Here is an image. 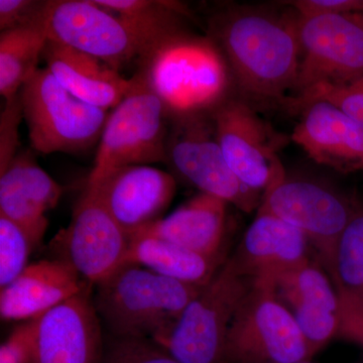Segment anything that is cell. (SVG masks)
I'll use <instances>...</instances> for the list:
<instances>
[{
    "instance_id": "32",
    "label": "cell",
    "mask_w": 363,
    "mask_h": 363,
    "mask_svg": "<svg viewBox=\"0 0 363 363\" xmlns=\"http://www.w3.org/2000/svg\"><path fill=\"white\" fill-rule=\"evenodd\" d=\"M288 4L303 18L363 13V0H297Z\"/></svg>"
},
{
    "instance_id": "31",
    "label": "cell",
    "mask_w": 363,
    "mask_h": 363,
    "mask_svg": "<svg viewBox=\"0 0 363 363\" xmlns=\"http://www.w3.org/2000/svg\"><path fill=\"white\" fill-rule=\"evenodd\" d=\"M47 1L0 0V30H14L44 18Z\"/></svg>"
},
{
    "instance_id": "27",
    "label": "cell",
    "mask_w": 363,
    "mask_h": 363,
    "mask_svg": "<svg viewBox=\"0 0 363 363\" xmlns=\"http://www.w3.org/2000/svg\"><path fill=\"white\" fill-rule=\"evenodd\" d=\"M39 243L25 228L0 215V288H6L20 276Z\"/></svg>"
},
{
    "instance_id": "24",
    "label": "cell",
    "mask_w": 363,
    "mask_h": 363,
    "mask_svg": "<svg viewBox=\"0 0 363 363\" xmlns=\"http://www.w3.org/2000/svg\"><path fill=\"white\" fill-rule=\"evenodd\" d=\"M48 40L44 18L0 33V94L4 101L18 96L39 70Z\"/></svg>"
},
{
    "instance_id": "22",
    "label": "cell",
    "mask_w": 363,
    "mask_h": 363,
    "mask_svg": "<svg viewBox=\"0 0 363 363\" xmlns=\"http://www.w3.org/2000/svg\"><path fill=\"white\" fill-rule=\"evenodd\" d=\"M227 205L228 203L219 198L200 193L173 213L140 233L171 241L202 255H223Z\"/></svg>"
},
{
    "instance_id": "30",
    "label": "cell",
    "mask_w": 363,
    "mask_h": 363,
    "mask_svg": "<svg viewBox=\"0 0 363 363\" xmlns=\"http://www.w3.org/2000/svg\"><path fill=\"white\" fill-rule=\"evenodd\" d=\"M23 118L20 94L4 101V111L0 116V173L18 154V128Z\"/></svg>"
},
{
    "instance_id": "36",
    "label": "cell",
    "mask_w": 363,
    "mask_h": 363,
    "mask_svg": "<svg viewBox=\"0 0 363 363\" xmlns=\"http://www.w3.org/2000/svg\"><path fill=\"white\" fill-rule=\"evenodd\" d=\"M294 363H313V362H310V360H309V362H294Z\"/></svg>"
},
{
    "instance_id": "14",
    "label": "cell",
    "mask_w": 363,
    "mask_h": 363,
    "mask_svg": "<svg viewBox=\"0 0 363 363\" xmlns=\"http://www.w3.org/2000/svg\"><path fill=\"white\" fill-rule=\"evenodd\" d=\"M92 288L30 320L28 363H101L105 339Z\"/></svg>"
},
{
    "instance_id": "13",
    "label": "cell",
    "mask_w": 363,
    "mask_h": 363,
    "mask_svg": "<svg viewBox=\"0 0 363 363\" xmlns=\"http://www.w3.org/2000/svg\"><path fill=\"white\" fill-rule=\"evenodd\" d=\"M357 208L323 184L284 179L262 197L259 211L278 217L307 236L328 271L339 238Z\"/></svg>"
},
{
    "instance_id": "35",
    "label": "cell",
    "mask_w": 363,
    "mask_h": 363,
    "mask_svg": "<svg viewBox=\"0 0 363 363\" xmlns=\"http://www.w3.org/2000/svg\"><path fill=\"white\" fill-rule=\"evenodd\" d=\"M353 16H354L355 20H357L358 23H362V25L363 26V13H354L353 14Z\"/></svg>"
},
{
    "instance_id": "7",
    "label": "cell",
    "mask_w": 363,
    "mask_h": 363,
    "mask_svg": "<svg viewBox=\"0 0 363 363\" xmlns=\"http://www.w3.org/2000/svg\"><path fill=\"white\" fill-rule=\"evenodd\" d=\"M313 357L274 286L252 281L229 328L225 363H294L309 362Z\"/></svg>"
},
{
    "instance_id": "8",
    "label": "cell",
    "mask_w": 363,
    "mask_h": 363,
    "mask_svg": "<svg viewBox=\"0 0 363 363\" xmlns=\"http://www.w3.org/2000/svg\"><path fill=\"white\" fill-rule=\"evenodd\" d=\"M167 162L200 193L219 198L247 213L260 206V193L243 185L227 164L212 114L172 121Z\"/></svg>"
},
{
    "instance_id": "5",
    "label": "cell",
    "mask_w": 363,
    "mask_h": 363,
    "mask_svg": "<svg viewBox=\"0 0 363 363\" xmlns=\"http://www.w3.org/2000/svg\"><path fill=\"white\" fill-rule=\"evenodd\" d=\"M252 286V279L238 274L227 257L175 324L155 341L181 363H225L231 322Z\"/></svg>"
},
{
    "instance_id": "6",
    "label": "cell",
    "mask_w": 363,
    "mask_h": 363,
    "mask_svg": "<svg viewBox=\"0 0 363 363\" xmlns=\"http://www.w3.org/2000/svg\"><path fill=\"white\" fill-rule=\"evenodd\" d=\"M167 119L161 100L135 73L130 92L107 117L86 184L123 167L167 162Z\"/></svg>"
},
{
    "instance_id": "16",
    "label": "cell",
    "mask_w": 363,
    "mask_h": 363,
    "mask_svg": "<svg viewBox=\"0 0 363 363\" xmlns=\"http://www.w3.org/2000/svg\"><path fill=\"white\" fill-rule=\"evenodd\" d=\"M277 297L292 313L313 355L339 335L340 298L333 281L317 264H307L279 276Z\"/></svg>"
},
{
    "instance_id": "34",
    "label": "cell",
    "mask_w": 363,
    "mask_h": 363,
    "mask_svg": "<svg viewBox=\"0 0 363 363\" xmlns=\"http://www.w3.org/2000/svg\"><path fill=\"white\" fill-rule=\"evenodd\" d=\"M339 336L359 344L363 347V310L341 307Z\"/></svg>"
},
{
    "instance_id": "2",
    "label": "cell",
    "mask_w": 363,
    "mask_h": 363,
    "mask_svg": "<svg viewBox=\"0 0 363 363\" xmlns=\"http://www.w3.org/2000/svg\"><path fill=\"white\" fill-rule=\"evenodd\" d=\"M138 70L172 121L212 114L230 96V69L210 37L187 30L164 40L138 60Z\"/></svg>"
},
{
    "instance_id": "25",
    "label": "cell",
    "mask_w": 363,
    "mask_h": 363,
    "mask_svg": "<svg viewBox=\"0 0 363 363\" xmlns=\"http://www.w3.org/2000/svg\"><path fill=\"white\" fill-rule=\"evenodd\" d=\"M99 6L125 21L145 45H155L186 30L182 20L187 11L181 4L160 0H95Z\"/></svg>"
},
{
    "instance_id": "19",
    "label": "cell",
    "mask_w": 363,
    "mask_h": 363,
    "mask_svg": "<svg viewBox=\"0 0 363 363\" xmlns=\"http://www.w3.org/2000/svg\"><path fill=\"white\" fill-rule=\"evenodd\" d=\"M62 195V186L40 168L28 150L18 152L0 173V215L40 242L49 225L45 214L57 206Z\"/></svg>"
},
{
    "instance_id": "4",
    "label": "cell",
    "mask_w": 363,
    "mask_h": 363,
    "mask_svg": "<svg viewBox=\"0 0 363 363\" xmlns=\"http://www.w3.org/2000/svg\"><path fill=\"white\" fill-rule=\"evenodd\" d=\"M23 119L35 152L77 154L99 143L108 113L86 104L40 68L20 92Z\"/></svg>"
},
{
    "instance_id": "11",
    "label": "cell",
    "mask_w": 363,
    "mask_h": 363,
    "mask_svg": "<svg viewBox=\"0 0 363 363\" xmlns=\"http://www.w3.org/2000/svg\"><path fill=\"white\" fill-rule=\"evenodd\" d=\"M128 245L130 236L88 186L74 208L70 224L52 241L59 255L56 259L73 267L91 286L101 283L126 264Z\"/></svg>"
},
{
    "instance_id": "12",
    "label": "cell",
    "mask_w": 363,
    "mask_h": 363,
    "mask_svg": "<svg viewBox=\"0 0 363 363\" xmlns=\"http://www.w3.org/2000/svg\"><path fill=\"white\" fill-rule=\"evenodd\" d=\"M298 33L302 55L294 88L297 96L363 75V26L353 14L298 16Z\"/></svg>"
},
{
    "instance_id": "15",
    "label": "cell",
    "mask_w": 363,
    "mask_h": 363,
    "mask_svg": "<svg viewBox=\"0 0 363 363\" xmlns=\"http://www.w3.org/2000/svg\"><path fill=\"white\" fill-rule=\"evenodd\" d=\"M86 186L130 238L162 218L176 193L174 177L147 164L117 169Z\"/></svg>"
},
{
    "instance_id": "33",
    "label": "cell",
    "mask_w": 363,
    "mask_h": 363,
    "mask_svg": "<svg viewBox=\"0 0 363 363\" xmlns=\"http://www.w3.org/2000/svg\"><path fill=\"white\" fill-rule=\"evenodd\" d=\"M32 323L23 322L16 327L0 346V363H28Z\"/></svg>"
},
{
    "instance_id": "21",
    "label": "cell",
    "mask_w": 363,
    "mask_h": 363,
    "mask_svg": "<svg viewBox=\"0 0 363 363\" xmlns=\"http://www.w3.org/2000/svg\"><path fill=\"white\" fill-rule=\"evenodd\" d=\"M48 70L74 96L99 108L113 109L133 87V78L90 55L48 40L43 52Z\"/></svg>"
},
{
    "instance_id": "26",
    "label": "cell",
    "mask_w": 363,
    "mask_h": 363,
    "mask_svg": "<svg viewBox=\"0 0 363 363\" xmlns=\"http://www.w3.org/2000/svg\"><path fill=\"white\" fill-rule=\"evenodd\" d=\"M327 272L341 307L363 310V207L355 209L341 234Z\"/></svg>"
},
{
    "instance_id": "28",
    "label": "cell",
    "mask_w": 363,
    "mask_h": 363,
    "mask_svg": "<svg viewBox=\"0 0 363 363\" xmlns=\"http://www.w3.org/2000/svg\"><path fill=\"white\" fill-rule=\"evenodd\" d=\"M101 363H181L150 338L105 339Z\"/></svg>"
},
{
    "instance_id": "23",
    "label": "cell",
    "mask_w": 363,
    "mask_h": 363,
    "mask_svg": "<svg viewBox=\"0 0 363 363\" xmlns=\"http://www.w3.org/2000/svg\"><path fill=\"white\" fill-rule=\"evenodd\" d=\"M223 255H206L147 233L130 238L126 264H138L182 283L207 286L225 264Z\"/></svg>"
},
{
    "instance_id": "29",
    "label": "cell",
    "mask_w": 363,
    "mask_h": 363,
    "mask_svg": "<svg viewBox=\"0 0 363 363\" xmlns=\"http://www.w3.org/2000/svg\"><path fill=\"white\" fill-rule=\"evenodd\" d=\"M314 100H325L335 105L344 113L363 124V75L348 82L336 85H323L293 98L294 108Z\"/></svg>"
},
{
    "instance_id": "18",
    "label": "cell",
    "mask_w": 363,
    "mask_h": 363,
    "mask_svg": "<svg viewBox=\"0 0 363 363\" xmlns=\"http://www.w3.org/2000/svg\"><path fill=\"white\" fill-rule=\"evenodd\" d=\"M298 109L292 140L313 161L344 174L363 171V124L325 100Z\"/></svg>"
},
{
    "instance_id": "9",
    "label": "cell",
    "mask_w": 363,
    "mask_h": 363,
    "mask_svg": "<svg viewBox=\"0 0 363 363\" xmlns=\"http://www.w3.org/2000/svg\"><path fill=\"white\" fill-rule=\"evenodd\" d=\"M44 21L49 40L90 55L118 72L145 52L138 33L95 0H49Z\"/></svg>"
},
{
    "instance_id": "20",
    "label": "cell",
    "mask_w": 363,
    "mask_h": 363,
    "mask_svg": "<svg viewBox=\"0 0 363 363\" xmlns=\"http://www.w3.org/2000/svg\"><path fill=\"white\" fill-rule=\"evenodd\" d=\"M90 285L65 262H33L6 288L0 289L4 321H30L54 309Z\"/></svg>"
},
{
    "instance_id": "17",
    "label": "cell",
    "mask_w": 363,
    "mask_h": 363,
    "mask_svg": "<svg viewBox=\"0 0 363 363\" xmlns=\"http://www.w3.org/2000/svg\"><path fill=\"white\" fill-rule=\"evenodd\" d=\"M308 247L309 240L302 231L257 211L229 259L238 274L253 283L274 286L279 276L310 262Z\"/></svg>"
},
{
    "instance_id": "1",
    "label": "cell",
    "mask_w": 363,
    "mask_h": 363,
    "mask_svg": "<svg viewBox=\"0 0 363 363\" xmlns=\"http://www.w3.org/2000/svg\"><path fill=\"white\" fill-rule=\"evenodd\" d=\"M211 39L225 57L233 83L248 96L277 100L294 90L301 62L298 16L236 6L212 20Z\"/></svg>"
},
{
    "instance_id": "10",
    "label": "cell",
    "mask_w": 363,
    "mask_h": 363,
    "mask_svg": "<svg viewBox=\"0 0 363 363\" xmlns=\"http://www.w3.org/2000/svg\"><path fill=\"white\" fill-rule=\"evenodd\" d=\"M217 140L234 175L264 195L286 179L278 152L283 140L245 100L229 97L212 113Z\"/></svg>"
},
{
    "instance_id": "3",
    "label": "cell",
    "mask_w": 363,
    "mask_h": 363,
    "mask_svg": "<svg viewBox=\"0 0 363 363\" xmlns=\"http://www.w3.org/2000/svg\"><path fill=\"white\" fill-rule=\"evenodd\" d=\"M95 286L93 302L111 335L155 340L175 324L206 286L182 283L125 264Z\"/></svg>"
}]
</instances>
